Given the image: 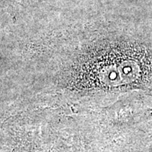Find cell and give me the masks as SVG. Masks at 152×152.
Wrapping results in <instances>:
<instances>
[]
</instances>
